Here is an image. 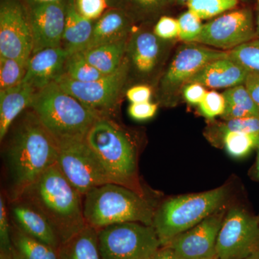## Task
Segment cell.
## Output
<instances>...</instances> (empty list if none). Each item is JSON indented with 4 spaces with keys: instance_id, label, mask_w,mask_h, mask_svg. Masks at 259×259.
I'll return each instance as SVG.
<instances>
[{
    "instance_id": "cell-1",
    "label": "cell",
    "mask_w": 259,
    "mask_h": 259,
    "mask_svg": "<svg viewBox=\"0 0 259 259\" xmlns=\"http://www.w3.org/2000/svg\"><path fill=\"white\" fill-rule=\"evenodd\" d=\"M59 147L33 112H28L13 128L5 148L10 201L57 162Z\"/></svg>"
},
{
    "instance_id": "cell-2",
    "label": "cell",
    "mask_w": 259,
    "mask_h": 259,
    "mask_svg": "<svg viewBox=\"0 0 259 259\" xmlns=\"http://www.w3.org/2000/svg\"><path fill=\"white\" fill-rule=\"evenodd\" d=\"M18 199L45 216L61 244L88 226L83 215V196L65 177L57 163L27 187Z\"/></svg>"
},
{
    "instance_id": "cell-3",
    "label": "cell",
    "mask_w": 259,
    "mask_h": 259,
    "mask_svg": "<svg viewBox=\"0 0 259 259\" xmlns=\"http://www.w3.org/2000/svg\"><path fill=\"white\" fill-rule=\"evenodd\" d=\"M29 108L37 116L58 146L86 139L100 117L54 81L37 90Z\"/></svg>"
},
{
    "instance_id": "cell-4",
    "label": "cell",
    "mask_w": 259,
    "mask_h": 259,
    "mask_svg": "<svg viewBox=\"0 0 259 259\" xmlns=\"http://www.w3.org/2000/svg\"><path fill=\"white\" fill-rule=\"evenodd\" d=\"M86 141L111 183L144 196L136 146L120 126L108 117H100L89 131Z\"/></svg>"
},
{
    "instance_id": "cell-5",
    "label": "cell",
    "mask_w": 259,
    "mask_h": 259,
    "mask_svg": "<svg viewBox=\"0 0 259 259\" xmlns=\"http://www.w3.org/2000/svg\"><path fill=\"white\" fill-rule=\"evenodd\" d=\"M83 209L87 224L97 230L128 222L152 226L156 211L144 196L114 183L95 187L83 196Z\"/></svg>"
},
{
    "instance_id": "cell-6",
    "label": "cell",
    "mask_w": 259,
    "mask_h": 259,
    "mask_svg": "<svg viewBox=\"0 0 259 259\" xmlns=\"http://www.w3.org/2000/svg\"><path fill=\"white\" fill-rule=\"evenodd\" d=\"M227 194L226 187H221L202 193L180 196L163 202L155 211L152 224L162 247L218 210Z\"/></svg>"
},
{
    "instance_id": "cell-7",
    "label": "cell",
    "mask_w": 259,
    "mask_h": 259,
    "mask_svg": "<svg viewBox=\"0 0 259 259\" xmlns=\"http://www.w3.org/2000/svg\"><path fill=\"white\" fill-rule=\"evenodd\" d=\"M102 259H151L162 246L154 228L143 223H118L98 230Z\"/></svg>"
},
{
    "instance_id": "cell-8",
    "label": "cell",
    "mask_w": 259,
    "mask_h": 259,
    "mask_svg": "<svg viewBox=\"0 0 259 259\" xmlns=\"http://www.w3.org/2000/svg\"><path fill=\"white\" fill-rule=\"evenodd\" d=\"M128 65L125 58L115 72L90 82L74 81L64 73L55 81L66 93L77 99L100 117L110 118L125 85Z\"/></svg>"
},
{
    "instance_id": "cell-9",
    "label": "cell",
    "mask_w": 259,
    "mask_h": 259,
    "mask_svg": "<svg viewBox=\"0 0 259 259\" xmlns=\"http://www.w3.org/2000/svg\"><path fill=\"white\" fill-rule=\"evenodd\" d=\"M58 166L65 177L82 196L90 190L111 183L86 139L58 146Z\"/></svg>"
},
{
    "instance_id": "cell-10",
    "label": "cell",
    "mask_w": 259,
    "mask_h": 259,
    "mask_svg": "<svg viewBox=\"0 0 259 259\" xmlns=\"http://www.w3.org/2000/svg\"><path fill=\"white\" fill-rule=\"evenodd\" d=\"M259 252V219L233 207L226 213L216 244L218 259H244Z\"/></svg>"
},
{
    "instance_id": "cell-11",
    "label": "cell",
    "mask_w": 259,
    "mask_h": 259,
    "mask_svg": "<svg viewBox=\"0 0 259 259\" xmlns=\"http://www.w3.org/2000/svg\"><path fill=\"white\" fill-rule=\"evenodd\" d=\"M258 37L253 12L242 8L204 24L194 42L231 51Z\"/></svg>"
},
{
    "instance_id": "cell-12",
    "label": "cell",
    "mask_w": 259,
    "mask_h": 259,
    "mask_svg": "<svg viewBox=\"0 0 259 259\" xmlns=\"http://www.w3.org/2000/svg\"><path fill=\"white\" fill-rule=\"evenodd\" d=\"M33 39L28 11L20 0L0 3V56L28 62Z\"/></svg>"
},
{
    "instance_id": "cell-13",
    "label": "cell",
    "mask_w": 259,
    "mask_h": 259,
    "mask_svg": "<svg viewBox=\"0 0 259 259\" xmlns=\"http://www.w3.org/2000/svg\"><path fill=\"white\" fill-rule=\"evenodd\" d=\"M226 211L218 209L198 225L182 233L165 246L177 259H199L216 256V244Z\"/></svg>"
},
{
    "instance_id": "cell-14",
    "label": "cell",
    "mask_w": 259,
    "mask_h": 259,
    "mask_svg": "<svg viewBox=\"0 0 259 259\" xmlns=\"http://www.w3.org/2000/svg\"><path fill=\"white\" fill-rule=\"evenodd\" d=\"M25 8L33 39L32 54L49 48L60 47L66 22V0Z\"/></svg>"
},
{
    "instance_id": "cell-15",
    "label": "cell",
    "mask_w": 259,
    "mask_h": 259,
    "mask_svg": "<svg viewBox=\"0 0 259 259\" xmlns=\"http://www.w3.org/2000/svg\"><path fill=\"white\" fill-rule=\"evenodd\" d=\"M228 57V52L200 46L191 45L181 49L172 60L162 79L164 91L176 90L212 61Z\"/></svg>"
},
{
    "instance_id": "cell-16",
    "label": "cell",
    "mask_w": 259,
    "mask_h": 259,
    "mask_svg": "<svg viewBox=\"0 0 259 259\" xmlns=\"http://www.w3.org/2000/svg\"><path fill=\"white\" fill-rule=\"evenodd\" d=\"M70 54L62 47L49 48L32 54L24 82L40 90L64 74Z\"/></svg>"
},
{
    "instance_id": "cell-17",
    "label": "cell",
    "mask_w": 259,
    "mask_h": 259,
    "mask_svg": "<svg viewBox=\"0 0 259 259\" xmlns=\"http://www.w3.org/2000/svg\"><path fill=\"white\" fill-rule=\"evenodd\" d=\"M13 222L26 234L59 249L61 241L50 223L40 211L22 199L10 201Z\"/></svg>"
},
{
    "instance_id": "cell-18",
    "label": "cell",
    "mask_w": 259,
    "mask_h": 259,
    "mask_svg": "<svg viewBox=\"0 0 259 259\" xmlns=\"http://www.w3.org/2000/svg\"><path fill=\"white\" fill-rule=\"evenodd\" d=\"M250 71L229 57L209 63L194 75L189 83H198L214 89L231 88L244 84Z\"/></svg>"
},
{
    "instance_id": "cell-19",
    "label": "cell",
    "mask_w": 259,
    "mask_h": 259,
    "mask_svg": "<svg viewBox=\"0 0 259 259\" xmlns=\"http://www.w3.org/2000/svg\"><path fill=\"white\" fill-rule=\"evenodd\" d=\"M131 23L125 12L110 8L95 21L91 38L83 51L127 38Z\"/></svg>"
},
{
    "instance_id": "cell-20",
    "label": "cell",
    "mask_w": 259,
    "mask_h": 259,
    "mask_svg": "<svg viewBox=\"0 0 259 259\" xmlns=\"http://www.w3.org/2000/svg\"><path fill=\"white\" fill-rule=\"evenodd\" d=\"M36 90L28 83L0 91V140L9 133L14 121L25 109L29 108Z\"/></svg>"
},
{
    "instance_id": "cell-21",
    "label": "cell",
    "mask_w": 259,
    "mask_h": 259,
    "mask_svg": "<svg viewBox=\"0 0 259 259\" xmlns=\"http://www.w3.org/2000/svg\"><path fill=\"white\" fill-rule=\"evenodd\" d=\"M95 21L83 18L78 13L74 0H66V22L61 47L70 56L85 49L93 34Z\"/></svg>"
},
{
    "instance_id": "cell-22",
    "label": "cell",
    "mask_w": 259,
    "mask_h": 259,
    "mask_svg": "<svg viewBox=\"0 0 259 259\" xmlns=\"http://www.w3.org/2000/svg\"><path fill=\"white\" fill-rule=\"evenodd\" d=\"M57 253L59 259H102L98 230L88 225L67 241L61 243Z\"/></svg>"
},
{
    "instance_id": "cell-23",
    "label": "cell",
    "mask_w": 259,
    "mask_h": 259,
    "mask_svg": "<svg viewBox=\"0 0 259 259\" xmlns=\"http://www.w3.org/2000/svg\"><path fill=\"white\" fill-rule=\"evenodd\" d=\"M126 39L98 46L76 54L93 65L100 72L108 75L115 72L125 59Z\"/></svg>"
},
{
    "instance_id": "cell-24",
    "label": "cell",
    "mask_w": 259,
    "mask_h": 259,
    "mask_svg": "<svg viewBox=\"0 0 259 259\" xmlns=\"http://www.w3.org/2000/svg\"><path fill=\"white\" fill-rule=\"evenodd\" d=\"M158 38L150 32H139L133 37L129 51L133 64L140 72L147 74L156 67L160 53Z\"/></svg>"
},
{
    "instance_id": "cell-25",
    "label": "cell",
    "mask_w": 259,
    "mask_h": 259,
    "mask_svg": "<svg viewBox=\"0 0 259 259\" xmlns=\"http://www.w3.org/2000/svg\"><path fill=\"white\" fill-rule=\"evenodd\" d=\"M11 238L13 259H59L57 250L26 234L13 221Z\"/></svg>"
},
{
    "instance_id": "cell-26",
    "label": "cell",
    "mask_w": 259,
    "mask_h": 259,
    "mask_svg": "<svg viewBox=\"0 0 259 259\" xmlns=\"http://www.w3.org/2000/svg\"><path fill=\"white\" fill-rule=\"evenodd\" d=\"M226 110L222 115L226 120L247 117H259V109L244 84L228 88L223 93Z\"/></svg>"
},
{
    "instance_id": "cell-27",
    "label": "cell",
    "mask_w": 259,
    "mask_h": 259,
    "mask_svg": "<svg viewBox=\"0 0 259 259\" xmlns=\"http://www.w3.org/2000/svg\"><path fill=\"white\" fill-rule=\"evenodd\" d=\"M110 8L125 12L131 20H142L158 14L169 0H107Z\"/></svg>"
},
{
    "instance_id": "cell-28",
    "label": "cell",
    "mask_w": 259,
    "mask_h": 259,
    "mask_svg": "<svg viewBox=\"0 0 259 259\" xmlns=\"http://www.w3.org/2000/svg\"><path fill=\"white\" fill-rule=\"evenodd\" d=\"M227 152L234 158H242L259 148V136L240 132H227L221 136Z\"/></svg>"
},
{
    "instance_id": "cell-29",
    "label": "cell",
    "mask_w": 259,
    "mask_h": 259,
    "mask_svg": "<svg viewBox=\"0 0 259 259\" xmlns=\"http://www.w3.org/2000/svg\"><path fill=\"white\" fill-rule=\"evenodd\" d=\"M28 62L0 56V91L14 88L23 81Z\"/></svg>"
},
{
    "instance_id": "cell-30",
    "label": "cell",
    "mask_w": 259,
    "mask_h": 259,
    "mask_svg": "<svg viewBox=\"0 0 259 259\" xmlns=\"http://www.w3.org/2000/svg\"><path fill=\"white\" fill-rule=\"evenodd\" d=\"M64 74L70 79L79 82L97 81L106 76L78 54L69 56L65 66Z\"/></svg>"
},
{
    "instance_id": "cell-31",
    "label": "cell",
    "mask_w": 259,
    "mask_h": 259,
    "mask_svg": "<svg viewBox=\"0 0 259 259\" xmlns=\"http://www.w3.org/2000/svg\"><path fill=\"white\" fill-rule=\"evenodd\" d=\"M239 0H189V10L202 20H207L234 9Z\"/></svg>"
},
{
    "instance_id": "cell-32",
    "label": "cell",
    "mask_w": 259,
    "mask_h": 259,
    "mask_svg": "<svg viewBox=\"0 0 259 259\" xmlns=\"http://www.w3.org/2000/svg\"><path fill=\"white\" fill-rule=\"evenodd\" d=\"M228 57L249 71L259 72V37L228 51Z\"/></svg>"
},
{
    "instance_id": "cell-33",
    "label": "cell",
    "mask_w": 259,
    "mask_h": 259,
    "mask_svg": "<svg viewBox=\"0 0 259 259\" xmlns=\"http://www.w3.org/2000/svg\"><path fill=\"white\" fill-rule=\"evenodd\" d=\"M179 37L183 41H195L202 30V19L188 10L181 15L178 20Z\"/></svg>"
},
{
    "instance_id": "cell-34",
    "label": "cell",
    "mask_w": 259,
    "mask_h": 259,
    "mask_svg": "<svg viewBox=\"0 0 259 259\" xmlns=\"http://www.w3.org/2000/svg\"><path fill=\"white\" fill-rule=\"evenodd\" d=\"M227 132L244 133L259 136V117H247L226 120L219 126L218 134L221 136Z\"/></svg>"
},
{
    "instance_id": "cell-35",
    "label": "cell",
    "mask_w": 259,
    "mask_h": 259,
    "mask_svg": "<svg viewBox=\"0 0 259 259\" xmlns=\"http://www.w3.org/2000/svg\"><path fill=\"white\" fill-rule=\"evenodd\" d=\"M201 113L208 119L223 115L226 110V100L223 94L215 91L207 92L199 105Z\"/></svg>"
},
{
    "instance_id": "cell-36",
    "label": "cell",
    "mask_w": 259,
    "mask_h": 259,
    "mask_svg": "<svg viewBox=\"0 0 259 259\" xmlns=\"http://www.w3.org/2000/svg\"><path fill=\"white\" fill-rule=\"evenodd\" d=\"M75 7L83 18L96 21L108 10L107 0H74Z\"/></svg>"
},
{
    "instance_id": "cell-37",
    "label": "cell",
    "mask_w": 259,
    "mask_h": 259,
    "mask_svg": "<svg viewBox=\"0 0 259 259\" xmlns=\"http://www.w3.org/2000/svg\"><path fill=\"white\" fill-rule=\"evenodd\" d=\"M12 224L10 223L9 214L7 208L5 197H0V252L11 253Z\"/></svg>"
},
{
    "instance_id": "cell-38",
    "label": "cell",
    "mask_w": 259,
    "mask_h": 259,
    "mask_svg": "<svg viewBox=\"0 0 259 259\" xmlns=\"http://www.w3.org/2000/svg\"><path fill=\"white\" fill-rule=\"evenodd\" d=\"M153 33L158 38L168 40L179 36V23L176 19L162 16L155 25Z\"/></svg>"
},
{
    "instance_id": "cell-39",
    "label": "cell",
    "mask_w": 259,
    "mask_h": 259,
    "mask_svg": "<svg viewBox=\"0 0 259 259\" xmlns=\"http://www.w3.org/2000/svg\"><path fill=\"white\" fill-rule=\"evenodd\" d=\"M158 110V105L151 102L131 104L128 109V113L134 120L144 121L152 118Z\"/></svg>"
},
{
    "instance_id": "cell-40",
    "label": "cell",
    "mask_w": 259,
    "mask_h": 259,
    "mask_svg": "<svg viewBox=\"0 0 259 259\" xmlns=\"http://www.w3.org/2000/svg\"><path fill=\"white\" fill-rule=\"evenodd\" d=\"M207 93L203 85L198 83H189L184 90V96L189 103L199 105Z\"/></svg>"
},
{
    "instance_id": "cell-41",
    "label": "cell",
    "mask_w": 259,
    "mask_h": 259,
    "mask_svg": "<svg viewBox=\"0 0 259 259\" xmlns=\"http://www.w3.org/2000/svg\"><path fill=\"white\" fill-rule=\"evenodd\" d=\"M152 91L149 87L146 85H139L129 89L126 96L131 104L143 103L150 102Z\"/></svg>"
},
{
    "instance_id": "cell-42",
    "label": "cell",
    "mask_w": 259,
    "mask_h": 259,
    "mask_svg": "<svg viewBox=\"0 0 259 259\" xmlns=\"http://www.w3.org/2000/svg\"><path fill=\"white\" fill-rule=\"evenodd\" d=\"M244 86L259 109V72L250 71L245 79Z\"/></svg>"
},
{
    "instance_id": "cell-43",
    "label": "cell",
    "mask_w": 259,
    "mask_h": 259,
    "mask_svg": "<svg viewBox=\"0 0 259 259\" xmlns=\"http://www.w3.org/2000/svg\"><path fill=\"white\" fill-rule=\"evenodd\" d=\"M152 259H177L175 253L168 247L163 246L153 255Z\"/></svg>"
},
{
    "instance_id": "cell-44",
    "label": "cell",
    "mask_w": 259,
    "mask_h": 259,
    "mask_svg": "<svg viewBox=\"0 0 259 259\" xmlns=\"http://www.w3.org/2000/svg\"><path fill=\"white\" fill-rule=\"evenodd\" d=\"M25 7L32 5L44 4V3H53V2L61 1V0H20Z\"/></svg>"
},
{
    "instance_id": "cell-45",
    "label": "cell",
    "mask_w": 259,
    "mask_h": 259,
    "mask_svg": "<svg viewBox=\"0 0 259 259\" xmlns=\"http://www.w3.org/2000/svg\"><path fill=\"white\" fill-rule=\"evenodd\" d=\"M169 2L170 3H173V4L183 5L187 4L189 0H169Z\"/></svg>"
},
{
    "instance_id": "cell-46",
    "label": "cell",
    "mask_w": 259,
    "mask_h": 259,
    "mask_svg": "<svg viewBox=\"0 0 259 259\" xmlns=\"http://www.w3.org/2000/svg\"><path fill=\"white\" fill-rule=\"evenodd\" d=\"M255 28H256L257 35L259 37V8L258 13H257L256 18H255Z\"/></svg>"
},
{
    "instance_id": "cell-47",
    "label": "cell",
    "mask_w": 259,
    "mask_h": 259,
    "mask_svg": "<svg viewBox=\"0 0 259 259\" xmlns=\"http://www.w3.org/2000/svg\"><path fill=\"white\" fill-rule=\"evenodd\" d=\"M0 259H13V258H12L11 255L9 254V253L0 252Z\"/></svg>"
},
{
    "instance_id": "cell-48",
    "label": "cell",
    "mask_w": 259,
    "mask_h": 259,
    "mask_svg": "<svg viewBox=\"0 0 259 259\" xmlns=\"http://www.w3.org/2000/svg\"><path fill=\"white\" fill-rule=\"evenodd\" d=\"M244 259H259V252L253 253V254L250 255Z\"/></svg>"
},
{
    "instance_id": "cell-49",
    "label": "cell",
    "mask_w": 259,
    "mask_h": 259,
    "mask_svg": "<svg viewBox=\"0 0 259 259\" xmlns=\"http://www.w3.org/2000/svg\"><path fill=\"white\" fill-rule=\"evenodd\" d=\"M258 157H257V162H256V169H257V175H258V177L259 179V148H258ZM259 219V217H258Z\"/></svg>"
},
{
    "instance_id": "cell-50",
    "label": "cell",
    "mask_w": 259,
    "mask_h": 259,
    "mask_svg": "<svg viewBox=\"0 0 259 259\" xmlns=\"http://www.w3.org/2000/svg\"><path fill=\"white\" fill-rule=\"evenodd\" d=\"M199 259H218L217 257H213V258H199Z\"/></svg>"
},
{
    "instance_id": "cell-51",
    "label": "cell",
    "mask_w": 259,
    "mask_h": 259,
    "mask_svg": "<svg viewBox=\"0 0 259 259\" xmlns=\"http://www.w3.org/2000/svg\"><path fill=\"white\" fill-rule=\"evenodd\" d=\"M239 1H241V2H248V1H249V0H239Z\"/></svg>"
},
{
    "instance_id": "cell-52",
    "label": "cell",
    "mask_w": 259,
    "mask_h": 259,
    "mask_svg": "<svg viewBox=\"0 0 259 259\" xmlns=\"http://www.w3.org/2000/svg\"><path fill=\"white\" fill-rule=\"evenodd\" d=\"M257 2H258V8H259V0H257Z\"/></svg>"
},
{
    "instance_id": "cell-53",
    "label": "cell",
    "mask_w": 259,
    "mask_h": 259,
    "mask_svg": "<svg viewBox=\"0 0 259 259\" xmlns=\"http://www.w3.org/2000/svg\"><path fill=\"white\" fill-rule=\"evenodd\" d=\"M151 259H152V258H151Z\"/></svg>"
}]
</instances>
